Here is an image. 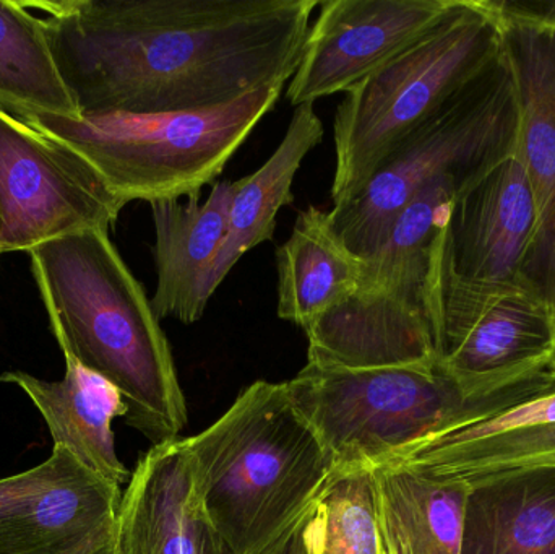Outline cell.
Masks as SVG:
<instances>
[{
    "label": "cell",
    "mask_w": 555,
    "mask_h": 554,
    "mask_svg": "<svg viewBox=\"0 0 555 554\" xmlns=\"http://www.w3.org/2000/svg\"><path fill=\"white\" fill-rule=\"evenodd\" d=\"M502 16L555 29V0H491Z\"/></svg>",
    "instance_id": "25"
},
{
    "label": "cell",
    "mask_w": 555,
    "mask_h": 554,
    "mask_svg": "<svg viewBox=\"0 0 555 554\" xmlns=\"http://www.w3.org/2000/svg\"><path fill=\"white\" fill-rule=\"evenodd\" d=\"M201 523L184 442L153 446L124 491L113 554H195Z\"/></svg>",
    "instance_id": "16"
},
{
    "label": "cell",
    "mask_w": 555,
    "mask_h": 554,
    "mask_svg": "<svg viewBox=\"0 0 555 554\" xmlns=\"http://www.w3.org/2000/svg\"><path fill=\"white\" fill-rule=\"evenodd\" d=\"M304 554H378L371 471L345 472L299 536Z\"/></svg>",
    "instance_id": "24"
},
{
    "label": "cell",
    "mask_w": 555,
    "mask_h": 554,
    "mask_svg": "<svg viewBox=\"0 0 555 554\" xmlns=\"http://www.w3.org/2000/svg\"><path fill=\"white\" fill-rule=\"evenodd\" d=\"M25 2V0H23ZM39 10L78 116L227 106L296 74L319 0H59Z\"/></svg>",
    "instance_id": "1"
},
{
    "label": "cell",
    "mask_w": 555,
    "mask_h": 554,
    "mask_svg": "<svg viewBox=\"0 0 555 554\" xmlns=\"http://www.w3.org/2000/svg\"><path fill=\"white\" fill-rule=\"evenodd\" d=\"M236 182H215L207 201L201 194L188 202H153L156 241L155 295L150 299L156 318H175L182 324L201 321L210 296L208 276L227 236Z\"/></svg>",
    "instance_id": "15"
},
{
    "label": "cell",
    "mask_w": 555,
    "mask_h": 554,
    "mask_svg": "<svg viewBox=\"0 0 555 554\" xmlns=\"http://www.w3.org/2000/svg\"><path fill=\"white\" fill-rule=\"evenodd\" d=\"M499 16L517 93V155L537 202L525 286L555 306V29Z\"/></svg>",
    "instance_id": "14"
},
{
    "label": "cell",
    "mask_w": 555,
    "mask_h": 554,
    "mask_svg": "<svg viewBox=\"0 0 555 554\" xmlns=\"http://www.w3.org/2000/svg\"><path fill=\"white\" fill-rule=\"evenodd\" d=\"M362 266L364 260L343 243L326 211H300L289 240L276 250L278 318L309 331L354 293Z\"/></svg>",
    "instance_id": "19"
},
{
    "label": "cell",
    "mask_w": 555,
    "mask_h": 554,
    "mask_svg": "<svg viewBox=\"0 0 555 554\" xmlns=\"http://www.w3.org/2000/svg\"><path fill=\"white\" fill-rule=\"evenodd\" d=\"M195 554H233L230 552L223 540L214 532L210 526L202 517L198 527L197 542H195Z\"/></svg>",
    "instance_id": "26"
},
{
    "label": "cell",
    "mask_w": 555,
    "mask_h": 554,
    "mask_svg": "<svg viewBox=\"0 0 555 554\" xmlns=\"http://www.w3.org/2000/svg\"><path fill=\"white\" fill-rule=\"evenodd\" d=\"M465 485L460 554H555V465Z\"/></svg>",
    "instance_id": "18"
},
{
    "label": "cell",
    "mask_w": 555,
    "mask_h": 554,
    "mask_svg": "<svg viewBox=\"0 0 555 554\" xmlns=\"http://www.w3.org/2000/svg\"><path fill=\"white\" fill-rule=\"evenodd\" d=\"M533 189L517 153L463 185L443 243V270L473 285L525 286L537 233Z\"/></svg>",
    "instance_id": "13"
},
{
    "label": "cell",
    "mask_w": 555,
    "mask_h": 554,
    "mask_svg": "<svg viewBox=\"0 0 555 554\" xmlns=\"http://www.w3.org/2000/svg\"><path fill=\"white\" fill-rule=\"evenodd\" d=\"M518 103L504 49L378 166L364 189L328 217L359 259L384 246L410 202L442 176L476 178L517 153Z\"/></svg>",
    "instance_id": "7"
},
{
    "label": "cell",
    "mask_w": 555,
    "mask_h": 554,
    "mask_svg": "<svg viewBox=\"0 0 555 554\" xmlns=\"http://www.w3.org/2000/svg\"><path fill=\"white\" fill-rule=\"evenodd\" d=\"M100 554H113V545H111L109 549L104 550V552H101Z\"/></svg>",
    "instance_id": "28"
},
{
    "label": "cell",
    "mask_w": 555,
    "mask_h": 554,
    "mask_svg": "<svg viewBox=\"0 0 555 554\" xmlns=\"http://www.w3.org/2000/svg\"><path fill=\"white\" fill-rule=\"evenodd\" d=\"M287 554H302V546H300V540L296 539V542L291 546L289 552Z\"/></svg>",
    "instance_id": "27"
},
{
    "label": "cell",
    "mask_w": 555,
    "mask_h": 554,
    "mask_svg": "<svg viewBox=\"0 0 555 554\" xmlns=\"http://www.w3.org/2000/svg\"><path fill=\"white\" fill-rule=\"evenodd\" d=\"M434 335L440 366L473 409L553 363L555 306L524 286L460 282L442 263Z\"/></svg>",
    "instance_id": "9"
},
{
    "label": "cell",
    "mask_w": 555,
    "mask_h": 554,
    "mask_svg": "<svg viewBox=\"0 0 555 554\" xmlns=\"http://www.w3.org/2000/svg\"><path fill=\"white\" fill-rule=\"evenodd\" d=\"M380 465H397L436 480L456 484L518 468L555 465V425L455 448L408 449Z\"/></svg>",
    "instance_id": "23"
},
{
    "label": "cell",
    "mask_w": 555,
    "mask_h": 554,
    "mask_svg": "<svg viewBox=\"0 0 555 554\" xmlns=\"http://www.w3.org/2000/svg\"><path fill=\"white\" fill-rule=\"evenodd\" d=\"M455 0H325L286 98L294 107L351 90L416 44Z\"/></svg>",
    "instance_id": "12"
},
{
    "label": "cell",
    "mask_w": 555,
    "mask_h": 554,
    "mask_svg": "<svg viewBox=\"0 0 555 554\" xmlns=\"http://www.w3.org/2000/svg\"><path fill=\"white\" fill-rule=\"evenodd\" d=\"M323 132L322 119L313 104H300L266 165L236 181L227 236L208 276L210 298L250 249L272 240L278 214L284 205L293 204L294 178L304 158L322 142Z\"/></svg>",
    "instance_id": "20"
},
{
    "label": "cell",
    "mask_w": 555,
    "mask_h": 554,
    "mask_svg": "<svg viewBox=\"0 0 555 554\" xmlns=\"http://www.w3.org/2000/svg\"><path fill=\"white\" fill-rule=\"evenodd\" d=\"M0 109L12 116H78L41 18L23 0H0Z\"/></svg>",
    "instance_id": "22"
},
{
    "label": "cell",
    "mask_w": 555,
    "mask_h": 554,
    "mask_svg": "<svg viewBox=\"0 0 555 554\" xmlns=\"http://www.w3.org/2000/svg\"><path fill=\"white\" fill-rule=\"evenodd\" d=\"M473 179L442 176L410 202L380 250L362 259L354 293L306 332L307 363L361 371L439 361L434 318L447 223Z\"/></svg>",
    "instance_id": "4"
},
{
    "label": "cell",
    "mask_w": 555,
    "mask_h": 554,
    "mask_svg": "<svg viewBox=\"0 0 555 554\" xmlns=\"http://www.w3.org/2000/svg\"><path fill=\"white\" fill-rule=\"evenodd\" d=\"M284 87H266L227 106L163 114H20L80 152L126 204L202 194L227 168Z\"/></svg>",
    "instance_id": "6"
},
{
    "label": "cell",
    "mask_w": 555,
    "mask_h": 554,
    "mask_svg": "<svg viewBox=\"0 0 555 554\" xmlns=\"http://www.w3.org/2000/svg\"><path fill=\"white\" fill-rule=\"evenodd\" d=\"M62 381H42L23 371H7L5 384L20 387L44 418L54 446L68 449L85 467L111 484H129L130 474L116 451L113 422L126 418L119 390L104 377L64 353Z\"/></svg>",
    "instance_id": "17"
},
{
    "label": "cell",
    "mask_w": 555,
    "mask_h": 554,
    "mask_svg": "<svg viewBox=\"0 0 555 554\" xmlns=\"http://www.w3.org/2000/svg\"><path fill=\"white\" fill-rule=\"evenodd\" d=\"M286 387L341 472L378 467L472 409L439 361L361 371L307 363Z\"/></svg>",
    "instance_id": "8"
},
{
    "label": "cell",
    "mask_w": 555,
    "mask_h": 554,
    "mask_svg": "<svg viewBox=\"0 0 555 554\" xmlns=\"http://www.w3.org/2000/svg\"><path fill=\"white\" fill-rule=\"evenodd\" d=\"M502 49L491 0H455L416 44L346 91L333 123V208L351 202L388 155Z\"/></svg>",
    "instance_id": "5"
},
{
    "label": "cell",
    "mask_w": 555,
    "mask_h": 554,
    "mask_svg": "<svg viewBox=\"0 0 555 554\" xmlns=\"http://www.w3.org/2000/svg\"><path fill=\"white\" fill-rule=\"evenodd\" d=\"M29 256L62 353L119 390L127 425L153 446L176 441L188 425V403L171 347L107 230L65 234Z\"/></svg>",
    "instance_id": "2"
},
{
    "label": "cell",
    "mask_w": 555,
    "mask_h": 554,
    "mask_svg": "<svg viewBox=\"0 0 555 554\" xmlns=\"http://www.w3.org/2000/svg\"><path fill=\"white\" fill-rule=\"evenodd\" d=\"M122 494L54 446L38 467L0 480V554H100L113 545Z\"/></svg>",
    "instance_id": "11"
},
{
    "label": "cell",
    "mask_w": 555,
    "mask_h": 554,
    "mask_svg": "<svg viewBox=\"0 0 555 554\" xmlns=\"http://www.w3.org/2000/svg\"><path fill=\"white\" fill-rule=\"evenodd\" d=\"M202 517L233 554H287L339 471L286 383L257 381L182 439Z\"/></svg>",
    "instance_id": "3"
},
{
    "label": "cell",
    "mask_w": 555,
    "mask_h": 554,
    "mask_svg": "<svg viewBox=\"0 0 555 554\" xmlns=\"http://www.w3.org/2000/svg\"><path fill=\"white\" fill-rule=\"evenodd\" d=\"M378 554H460L466 485L397 465L371 468Z\"/></svg>",
    "instance_id": "21"
},
{
    "label": "cell",
    "mask_w": 555,
    "mask_h": 554,
    "mask_svg": "<svg viewBox=\"0 0 555 554\" xmlns=\"http://www.w3.org/2000/svg\"><path fill=\"white\" fill-rule=\"evenodd\" d=\"M126 205L80 152L0 109V256L109 230Z\"/></svg>",
    "instance_id": "10"
}]
</instances>
